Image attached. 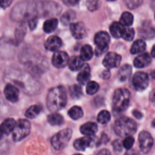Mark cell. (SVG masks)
<instances>
[{"instance_id":"1","label":"cell","mask_w":155,"mask_h":155,"mask_svg":"<svg viewBox=\"0 0 155 155\" xmlns=\"http://www.w3.org/2000/svg\"><path fill=\"white\" fill-rule=\"evenodd\" d=\"M41 15V2H21L16 5L12 12V18L15 21H26Z\"/></svg>"},{"instance_id":"2","label":"cell","mask_w":155,"mask_h":155,"mask_svg":"<svg viewBox=\"0 0 155 155\" xmlns=\"http://www.w3.org/2000/svg\"><path fill=\"white\" fill-rule=\"evenodd\" d=\"M67 102L66 92L62 86H57L50 89L47 96V106L52 112L62 110Z\"/></svg>"},{"instance_id":"3","label":"cell","mask_w":155,"mask_h":155,"mask_svg":"<svg viewBox=\"0 0 155 155\" xmlns=\"http://www.w3.org/2000/svg\"><path fill=\"white\" fill-rule=\"evenodd\" d=\"M137 124L132 119L123 116L116 120L114 123V131L120 137H126L135 133Z\"/></svg>"},{"instance_id":"4","label":"cell","mask_w":155,"mask_h":155,"mask_svg":"<svg viewBox=\"0 0 155 155\" xmlns=\"http://www.w3.org/2000/svg\"><path fill=\"white\" fill-rule=\"evenodd\" d=\"M130 101V92L124 88H119L114 92L113 97V111L122 113L128 108Z\"/></svg>"},{"instance_id":"5","label":"cell","mask_w":155,"mask_h":155,"mask_svg":"<svg viewBox=\"0 0 155 155\" xmlns=\"http://www.w3.org/2000/svg\"><path fill=\"white\" fill-rule=\"evenodd\" d=\"M71 135H72V132L70 129H62L52 137V146L57 150H62L69 142Z\"/></svg>"},{"instance_id":"6","label":"cell","mask_w":155,"mask_h":155,"mask_svg":"<svg viewBox=\"0 0 155 155\" xmlns=\"http://www.w3.org/2000/svg\"><path fill=\"white\" fill-rule=\"evenodd\" d=\"M31 132V123L27 120H20L16 123L12 132V138L15 141H20L26 138Z\"/></svg>"},{"instance_id":"7","label":"cell","mask_w":155,"mask_h":155,"mask_svg":"<svg viewBox=\"0 0 155 155\" xmlns=\"http://www.w3.org/2000/svg\"><path fill=\"white\" fill-rule=\"evenodd\" d=\"M110 38L109 34L105 31H99L94 36V44H96L95 53L97 56H101L108 50Z\"/></svg>"},{"instance_id":"8","label":"cell","mask_w":155,"mask_h":155,"mask_svg":"<svg viewBox=\"0 0 155 155\" xmlns=\"http://www.w3.org/2000/svg\"><path fill=\"white\" fill-rule=\"evenodd\" d=\"M132 82L134 88L136 91H141L145 90L149 84L148 75L142 71H138L133 75Z\"/></svg>"},{"instance_id":"9","label":"cell","mask_w":155,"mask_h":155,"mask_svg":"<svg viewBox=\"0 0 155 155\" xmlns=\"http://www.w3.org/2000/svg\"><path fill=\"white\" fill-rule=\"evenodd\" d=\"M139 147L141 151L144 153H148L153 146V141L152 136L148 132L142 131L138 135Z\"/></svg>"},{"instance_id":"10","label":"cell","mask_w":155,"mask_h":155,"mask_svg":"<svg viewBox=\"0 0 155 155\" xmlns=\"http://www.w3.org/2000/svg\"><path fill=\"white\" fill-rule=\"evenodd\" d=\"M121 59L122 57L120 55L113 52H110L107 53L103 61V64L107 68H116L120 65Z\"/></svg>"},{"instance_id":"11","label":"cell","mask_w":155,"mask_h":155,"mask_svg":"<svg viewBox=\"0 0 155 155\" xmlns=\"http://www.w3.org/2000/svg\"><path fill=\"white\" fill-rule=\"evenodd\" d=\"M69 58L68 54L63 51H57L53 54L52 58V63L58 68H64L68 64Z\"/></svg>"},{"instance_id":"12","label":"cell","mask_w":155,"mask_h":155,"mask_svg":"<svg viewBox=\"0 0 155 155\" xmlns=\"http://www.w3.org/2000/svg\"><path fill=\"white\" fill-rule=\"evenodd\" d=\"M70 29L73 37L76 39H82L87 35V28L82 22L71 23L70 25Z\"/></svg>"},{"instance_id":"13","label":"cell","mask_w":155,"mask_h":155,"mask_svg":"<svg viewBox=\"0 0 155 155\" xmlns=\"http://www.w3.org/2000/svg\"><path fill=\"white\" fill-rule=\"evenodd\" d=\"M4 94L5 98L12 103H15L18 101L19 90L12 84H7L4 89Z\"/></svg>"},{"instance_id":"14","label":"cell","mask_w":155,"mask_h":155,"mask_svg":"<svg viewBox=\"0 0 155 155\" xmlns=\"http://www.w3.org/2000/svg\"><path fill=\"white\" fill-rule=\"evenodd\" d=\"M94 142L93 136H85L76 139L74 141V147L78 150H84L86 148L91 146Z\"/></svg>"},{"instance_id":"15","label":"cell","mask_w":155,"mask_h":155,"mask_svg":"<svg viewBox=\"0 0 155 155\" xmlns=\"http://www.w3.org/2000/svg\"><path fill=\"white\" fill-rule=\"evenodd\" d=\"M62 45V40L57 36H51L45 42V48L49 51H56Z\"/></svg>"},{"instance_id":"16","label":"cell","mask_w":155,"mask_h":155,"mask_svg":"<svg viewBox=\"0 0 155 155\" xmlns=\"http://www.w3.org/2000/svg\"><path fill=\"white\" fill-rule=\"evenodd\" d=\"M91 78V68L87 64L83 65L77 76V81L81 84H85L89 81Z\"/></svg>"},{"instance_id":"17","label":"cell","mask_w":155,"mask_h":155,"mask_svg":"<svg viewBox=\"0 0 155 155\" xmlns=\"http://www.w3.org/2000/svg\"><path fill=\"white\" fill-rule=\"evenodd\" d=\"M150 62H151V58H150V55L147 53H144L138 55L134 59V65L136 68H139L147 66Z\"/></svg>"},{"instance_id":"18","label":"cell","mask_w":155,"mask_h":155,"mask_svg":"<svg viewBox=\"0 0 155 155\" xmlns=\"http://www.w3.org/2000/svg\"><path fill=\"white\" fill-rule=\"evenodd\" d=\"M97 125L93 122H88L81 126L80 131L86 136H94L97 132Z\"/></svg>"},{"instance_id":"19","label":"cell","mask_w":155,"mask_h":155,"mask_svg":"<svg viewBox=\"0 0 155 155\" xmlns=\"http://www.w3.org/2000/svg\"><path fill=\"white\" fill-rule=\"evenodd\" d=\"M16 126V122L14 119L8 118L4 120L2 123L0 125V128L3 135H9L13 132Z\"/></svg>"},{"instance_id":"20","label":"cell","mask_w":155,"mask_h":155,"mask_svg":"<svg viewBox=\"0 0 155 155\" xmlns=\"http://www.w3.org/2000/svg\"><path fill=\"white\" fill-rule=\"evenodd\" d=\"M68 67L71 71H78L81 69L84 65V60L81 58V56H74L69 59L68 62Z\"/></svg>"},{"instance_id":"21","label":"cell","mask_w":155,"mask_h":155,"mask_svg":"<svg viewBox=\"0 0 155 155\" xmlns=\"http://www.w3.org/2000/svg\"><path fill=\"white\" fill-rule=\"evenodd\" d=\"M124 26L120 23H119V22H113L110 27V34L115 38L122 37L123 32H124Z\"/></svg>"},{"instance_id":"22","label":"cell","mask_w":155,"mask_h":155,"mask_svg":"<svg viewBox=\"0 0 155 155\" xmlns=\"http://www.w3.org/2000/svg\"><path fill=\"white\" fill-rule=\"evenodd\" d=\"M132 74V67L129 65H124L121 67L118 72V77L120 81H125L130 77Z\"/></svg>"},{"instance_id":"23","label":"cell","mask_w":155,"mask_h":155,"mask_svg":"<svg viewBox=\"0 0 155 155\" xmlns=\"http://www.w3.org/2000/svg\"><path fill=\"white\" fill-rule=\"evenodd\" d=\"M146 49V44L142 40H137L132 44L130 52L132 54H137L144 51Z\"/></svg>"},{"instance_id":"24","label":"cell","mask_w":155,"mask_h":155,"mask_svg":"<svg viewBox=\"0 0 155 155\" xmlns=\"http://www.w3.org/2000/svg\"><path fill=\"white\" fill-rule=\"evenodd\" d=\"M47 121L52 126H61L64 123V119L59 113H52L47 117Z\"/></svg>"},{"instance_id":"25","label":"cell","mask_w":155,"mask_h":155,"mask_svg":"<svg viewBox=\"0 0 155 155\" xmlns=\"http://www.w3.org/2000/svg\"><path fill=\"white\" fill-rule=\"evenodd\" d=\"M58 20L56 18H50L46 21L44 24V31L46 33H52L56 29L58 26Z\"/></svg>"},{"instance_id":"26","label":"cell","mask_w":155,"mask_h":155,"mask_svg":"<svg viewBox=\"0 0 155 155\" xmlns=\"http://www.w3.org/2000/svg\"><path fill=\"white\" fill-rule=\"evenodd\" d=\"M94 52L92 47L90 45L83 46L81 50V58L84 61H89L93 57Z\"/></svg>"},{"instance_id":"27","label":"cell","mask_w":155,"mask_h":155,"mask_svg":"<svg viewBox=\"0 0 155 155\" xmlns=\"http://www.w3.org/2000/svg\"><path fill=\"white\" fill-rule=\"evenodd\" d=\"M75 12L74 11H71V10H68V11H67L66 12L62 15V16L61 17V22L64 25H71V22L75 19Z\"/></svg>"},{"instance_id":"28","label":"cell","mask_w":155,"mask_h":155,"mask_svg":"<svg viewBox=\"0 0 155 155\" xmlns=\"http://www.w3.org/2000/svg\"><path fill=\"white\" fill-rule=\"evenodd\" d=\"M68 116L71 117L72 120H77L78 119L81 118L83 116V110L80 107H78V106H74V107H71L68 112Z\"/></svg>"},{"instance_id":"29","label":"cell","mask_w":155,"mask_h":155,"mask_svg":"<svg viewBox=\"0 0 155 155\" xmlns=\"http://www.w3.org/2000/svg\"><path fill=\"white\" fill-rule=\"evenodd\" d=\"M41 110H42V107L40 105H33L27 110L25 116L29 119H34L38 116Z\"/></svg>"},{"instance_id":"30","label":"cell","mask_w":155,"mask_h":155,"mask_svg":"<svg viewBox=\"0 0 155 155\" xmlns=\"http://www.w3.org/2000/svg\"><path fill=\"white\" fill-rule=\"evenodd\" d=\"M134 21V17L130 12H123L122 14L121 18H120V24L123 25V26L129 27L133 24Z\"/></svg>"},{"instance_id":"31","label":"cell","mask_w":155,"mask_h":155,"mask_svg":"<svg viewBox=\"0 0 155 155\" xmlns=\"http://www.w3.org/2000/svg\"><path fill=\"white\" fill-rule=\"evenodd\" d=\"M69 93L73 99H78L83 94L82 88L78 84H73L69 87Z\"/></svg>"},{"instance_id":"32","label":"cell","mask_w":155,"mask_h":155,"mask_svg":"<svg viewBox=\"0 0 155 155\" xmlns=\"http://www.w3.org/2000/svg\"><path fill=\"white\" fill-rule=\"evenodd\" d=\"M99 88V84L96 81H88L87 83V86H86V91H87V94L93 95L98 91Z\"/></svg>"},{"instance_id":"33","label":"cell","mask_w":155,"mask_h":155,"mask_svg":"<svg viewBox=\"0 0 155 155\" xmlns=\"http://www.w3.org/2000/svg\"><path fill=\"white\" fill-rule=\"evenodd\" d=\"M110 118H111L110 113L107 110H102L98 114L97 121L101 124H106L110 121Z\"/></svg>"},{"instance_id":"34","label":"cell","mask_w":155,"mask_h":155,"mask_svg":"<svg viewBox=\"0 0 155 155\" xmlns=\"http://www.w3.org/2000/svg\"><path fill=\"white\" fill-rule=\"evenodd\" d=\"M140 34H141V36H142L143 37L147 39L152 38L155 36V30L154 28H150V27H146V28H142L140 31Z\"/></svg>"},{"instance_id":"35","label":"cell","mask_w":155,"mask_h":155,"mask_svg":"<svg viewBox=\"0 0 155 155\" xmlns=\"http://www.w3.org/2000/svg\"><path fill=\"white\" fill-rule=\"evenodd\" d=\"M86 5L89 11L94 12L99 8L101 5V0H87Z\"/></svg>"},{"instance_id":"36","label":"cell","mask_w":155,"mask_h":155,"mask_svg":"<svg viewBox=\"0 0 155 155\" xmlns=\"http://www.w3.org/2000/svg\"><path fill=\"white\" fill-rule=\"evenodd\" d=\"M134 37H135V31H134L133 28H125L124 32H123V36H122V37L124 40L127 41H131L133 40Z\"/></svg>"},{"instance_id":"37","label":"cell","mask_w":155,"mask_h":155,"mask_svg":"<svg viewBox=\"0 0 155 155\" xmlns=\"http://www.w3.org/2000/svg\"><path fill=\"white\" fill-rule=\"evenodd\" d=\"M126 6L129 9H135L139 7L142 3L143 0H124Z\"/></svg>"},{"instance_id":"38","label":"cell","mask_w":155,"mask_h":155,"mask_svg":"<svg viewBox=\"0 0 155 155\" xmlns=\"http://www.w3.org/2000/svg\"><path fill=\"white\" fill-rule=\"evenodd\" d=\"M134 142H135V140H134L133 137L129 135V136H126V138L124 139L123 142V145L126 150H130L132 146H133Z\"/></svg>"},{"instance_id":"39","label":"cell","mask_w":155,"mask_h":155,"mask_svg":"<svg viewBox=\"0 0 155 155\" xmlns=\"http://www.w3.org/2000/svg\"><path fill=\"white\" fill-rule=\"evenodd\" d=\"M25 34V27H21V28H18L16 30V39L18 41H20L24 37Z\"/></svg>"},{"instance_id":"40","label":"cell","mask_w":155,"mask_h":155,"mask_svg":"<svg viewBox=\"0 0 155 155\" xmlns=\"http://www.w3.org/2000/svg\"><path fill=\"white\" fill-rule=\"evenodd\" d=\"M123 143L120 141V140H116V141H113V147L116 151H121L122 149H123Z\"/></svg>"},{"instance_id":"41","label":"cell","mask_w":155,"mask_h":155,"mask_svg":"<svg viewBox=\"0 0 155 155\" xmlns=\"http://www.w3.org/2000/svg\"><path fill=\"white\" fill-rule=\"evenodd\" d=\"M37 17H34L32 18L29 19L28 20V26H29L30 29L31 30H34L35 29V28L37 27Z\"/></svg>"},{"instance_id":"42","label":"cell","mask_w":155,"mask_h":155,"mask_svg":"<svg viewBox=\"0 0 155 155\" xmlns=\"http://www.w3.org/2000/svg\"><path fill=\"white\" fill-rule=\"evenodd\" d=\"M13 0H0V7L2 8H6L12 4Z\"/></svg>"},{"instance_id":"43","label":"cell","mask_w":155,"mask_h":155,"mask_svg":"<svg viewBox=\"0 0 155 155\" xmlns=\"http://www.w3.org/2000/svg\"><path fill=\"white\" fill-rule=\"evenodd\" d=\"M64 3L67 5H69V6H72V5H76L78 2H79V0H62Z\"/></svg>"},{"instance_id":"44","label":"cell","mask_w":155,"mask_h":155,"mask_svg":"<svg viewBox=\"0 0 155 155\" xmlns=\"http://www.w3.org/2000/svg\"><path fill=\"white\" fill-rule=\"evenodd\" d=\"M97 155H111V153L107 149H102V150H101L98 152Z\"/></svg>"},{"instance_id":"45","label":"cell","mask_w":155,"mask_h":155,"mask_svg":"<svg viewBox=\"0 0 155 155\" xmlns=\"http://www.w3.org/2000/svg\"><path fill=\"white\" fill-rule=\"evenodd\" d=\"M133 115H134V116H135V118L138 119V120H140V119L142 118V114H141V113L138 112V110H134V111H133Z\"/></svg>"},{"instance_id":"46","label":"cell","mask_w":155,"mask_h":155,"mask_svg":"<svg viewBox=\"0 0 155 155\" xmlns=\"http://www.w3.org/2000/svg\"><path fill=\"white\" fill-rule=\"evenodd\" d=\"M150 100L151 102L155 103V89L150 93Z\"/></svg>"},{"instance_id":"47","label":"cell","mask_w":155,"mask_h":155,"mask_svg":"<svg viewBox=\"0 0 155 155\" xmlns=\"http://www.w3.org/2000/svg\"><path fill=\"white\" fill-rule=\"evenodd\" d=\"M151 56H153V58H155V45L153 46V48L151 50Z\"/></svg>"},{"instance_id":"48","label":"cell","mask_w":155,"mask_h":155,"mask_svg":"<svg viewBox=\"0 0 155 155\" xmlns=\"http://www.w3.org/2000/svg\"><path fill=\"white\" fill-rule=\"evenodd\" d=\"M125 155H136V153H135V152H132L131 151V150H129V151H127L126 153H125Z\"/></svg>"},{"instance_id":"49","label":"cell","mask_w":155,"mask_h":155,"mask_svg":"<svg viewBox=\"0 0 155 155\" xmlns=\"http://www.w3.org/2000/svg\"><path fill=\"white\" fill-rule=\"evenodd\" d=\"M150 76H151V78L153 80H155V69L153 70V71H152L151 74H150Z\"/></svg>"},{"instance_id":"50","label":"cell","mask_w":155,"mask_h":155,"mask_svg":"<svg viewBox=\"0 0 155 155\" xmlns=\"http://www.w3.org/2000/svg\"><path fill=\"white\" fill-rule=\"evenodd\" d=\"M3 133L2 132V130H1V128H0V138H2L3 137Z\"/></svg>"},{"instance_id":"51","label":"cell","mask_w":155,"mask_h":155,"mask_svg":"<svg viewBox=\"0 0 155 155\" xmlns=\"http://www.w3.org/2000/svg\"><path fill=\"white\" fill-rule=\"evenodd\" d=\"M151 124H152V126H153V128H155V119L153 120V121H152Z\"/></svg>"},{"instance_id":"52","label":"cell","mask_w":155,"mask_h":155,"mask_svg":"<svg viewBox=\"0 0 155 155\" xmlns=\"http://www.w3.org/2000/svg\"><path fill=\"white\" fill-rule=\"evenodd\" d=\"M107 1H110V2H113V1H116V0H107Z\"/></svg>"},{"instance_id":"53","label":"cell","mask_w":155,"mask_h":155,"mask_svg":"<svg viewBox=\"0 0 155 155\" xmlns=\"http://www.w3.org/2000/svg\"><path fill=\"white\" fill-rule=\"evenodd\" d=\"M74 155H82V154H80V153H76V154H74Z\"/></svg>"},{"instance_id":"54","label":"cell","mask_w":155,"mask_h":155,"mask_svg":"<svg viewBox=\"0 0 155 155\" xmlns=\"http://www.w3.org/2000/svg\"><path fill=\"white\" fill-rule=\"evenodd\" d=\"M154 18H155V14H154Z\"/></svg>"}]
</instances>
